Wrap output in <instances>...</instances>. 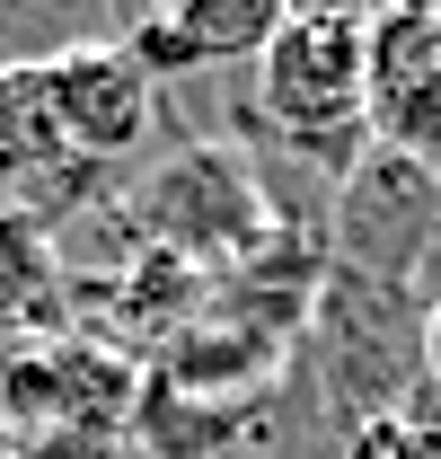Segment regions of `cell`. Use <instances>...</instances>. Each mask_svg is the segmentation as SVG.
I'll list each match as a JSON object with an SVG mask.
<instances>
[{
    "label": "cell",
    "instance_id": "6da1fadb",
    "mask_svg": "<svg viewBox=\"0 0 441 459\" xmlns=\"http://www.w3.org/2000/svg\"><path fill=\"white\" fill-rule=\"evenodd\" d=\"M256 151L318 160L344 186L371 151V18L353 9H282L274 45L256 54V98L238 107Z\"/></svg>",
    "mask_w": 441,
    "mask_h": 459
},
{
    "label": "cell",
    "instance_id": "7a4b0ae2",
    "mask_svg": "<svg viewBox=\"0 0 441 459\" xmlns=\"http://www.w3.org/2000/svg\"><path fill=\"white\" fill-rule=\"evenodd\" d=\"M300 353L318 371V398L344 433L388 424L424 398V300L406 283H371V274H344L327 265L318 309L300 327Z\"/></svg>",
    "mask_w": 441,
    "mask_h": 459
},
{
    "label": "cell",
    "instance_id": "3957f363",
    "mask_svg": "<svg viewBox=\"0 0 441 459\" xmlns=\"http://www.w3.org/2000/svg\"><path fill=\"white\" fill-rule=\"evenodd\" d=\"M115 204H124V221H133L142 247L203 265L212 283L229 265H247L282 230L274 204H265V186H256V169H247V151H229V142H177V151L151 160V177L124 186Z\"/></svg>",
    "mask_w": 441,
    "mask_h": 459
},
{
    "label": "cell",
    "instance_id": "277c9868",
    "mask_svg": "<svg viewBox=\"0 0 441 459\" xmlns=\"http://www.w3.org/2000/svg\"><path fill=\"white\" fill-rule=\"evenodd\" d=\"M433 247H441V177L424 160L371 142L327 204V265L415 291L424 265H433Z\"/></svg>",
    "mask_w": 441,
    "mask_h": 459
},
{
    "label": "cell",
    "instance_id": "5b68a950",
    "mask_svg": "<svg viewBox=\"0 0 441 459\" xmlns=\"http://www.w3.org/2000/svg\"><path fill=\"white\" fill-rule=\"evenodd\" d=\"M45 71V98H54V124L71 142V160L89 169H115L151 142L160 124V80L124 54V36H89V45H62V54L36 62Z\"/></svg>",
    "mask_w": 441,
    "mask_h": 459
},
{
    "label": "cell",
    "instance_id": "8992f818",
    "mask_svg": "<svg viewBox=\"0 0 441 459\" xmlns=\"http://www.w3.org/2000/svg\"><path fill=\"white\" fill-rule=\"evenodd\" d=\"M274 27H282L274 0H177V9L124 18L115 36L151 80H186V71H256Z\"/></svg>",
    "mask_w": 441,
    "mask_h": 459
},
{
    "label": "cell",
    "instance_id": "52a82bcc",
    "mask_svg": "<svg viewBox=\"0 0 441 459\" xmlns=\"http://www.w3.org/2000/svg\"><path fill=\"white\" fill-rule=\"evenodd\" d=\"M0 327H18V336L71 327V265L27 204H0Z\"/></svg>",
    "mask_w": 441,
    "mask_h": 459
},
{
    "label": "cell",
    "instance_id": "ba28073f",
    "mask_svg": "<svg viewBox=\"0 0 441 459\" xmlns=\"http://www.w3.org/2000/svg\"><path fill=\"white\" fill-rule=\"evenodd\" d=\"M71 169V142L54 124V98H45V71L18 62L0 80V204H27L36 186H54Z\"/></svg>",
    "mask_w": 441,
    "mask_h": 459
},
{
    "label": "cell",
    "instance_id": "9c48e42d",
    "mask_svg": "<svg viewBox=\"0 0 441 459\" xmlns=\"http://www.w3.org/2000/svg\"><path fill=\"white\" fill-rule=\"evenodd\" d=\"M424 389L441 398V300H424Z\"/></svg>",
    "mask_w": 441,
    "mask_h": 459
},
{
    "label": "cell",
    "instance_id": "30bf717a",
    "mask_svg": "<svg viewBox=\"0 0 441 459\" xmlns=\"http://www.w3.org/2000/svg\"><path fill=\"white\" fill-rule=\"evenodd\" d=\"M18 344H27V336H18V327H0V371H9V353H18Z\"/></svg>",
    "mask_w": 441,
    "mask_h": 459
},
{
    "label": "cell",
    "instance_id": "8fae6325",
    "mask_svg": "<svg viewBox=\"0 0 441 459\" xmlns=\"http://www.w3.org/2000/svg\"><path fill=\"white\" fill-rule=\"evenodd\" d=\"M9 71H18V54H9V27H0V80H9Z\"/></svg>",
    "mask_w": 441,
    "mask_h": 459
},
{
    "label": "cell",
    "instance_id": "7c38bea8",
    "mask_svg": "<svg viewBox=\"0 0 441 459\" xmlns=\"http://www.w3.org/2000/svg\"><path fill=\"white\" fill-rule=\"evenodd\" d=\"M0 459H18V442H9V424H0Z\"/></svg>",
    "mask_w": 441,
    "mask_h": 459
}]
</instances>
